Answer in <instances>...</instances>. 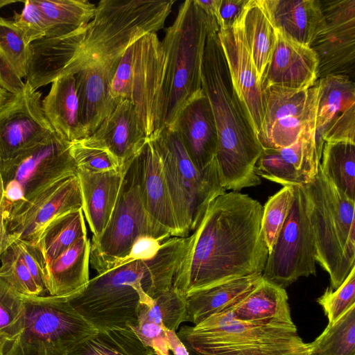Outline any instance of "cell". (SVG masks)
Returning a JSON list of instances; mask_svg holds the SVG:
<instances>
[{
  "label": "cell",
  "instance_id": "6da1fadb",
  "mask_svg": "<svg viewBox=\"0 0 355 355\" xmlns=\"http://www.w3.org/2000/svg\"><path fill=\"white\" fill-rule=\"evenodd\" d=\"M263 209L258 200L238 191L214 198L187 236L173 287L187 297L221 282L262 273L269 253L261 231Z\"/></svg>",
  "mask_w": 355,
  "mask_h": 355
},
{
  "label": "cell",
  "instance_id": "7a4b0ae2",
  "mask_svg": "<svg viewBox=\"0 0 355 355\" xmlns=\"http://www.w3.org/2000/svg\"><path fill=\"white\" fill-rule=\"evenodd\" d=\"M186 245L187 237H170L153 258L98 274L67 299L97 330L136 327L139 305L150 306L154 299L173 286Z\"/></svg>",
  "mask_w": 355,
  "mask_h": 355
},
{
  "label": "cell",
  "instance_id": "3957f363",
  "mask_svg": "<svg viewBox=\"0 0 355 355\" xmlns=\"http://www.w3.org/2000/svg\"><path fill=\"white\" fill-rule=\"evenodd\" d=\"M218 32H210L207 38L202 89L210 103L218 132L215 159L220 184L225 190L238 191L261 184L255 164L263 148L232 84Z\"/></svg>",
  "mask_w": 355,
  "mask_h": 355
},
{
  "label": "cell",
  "instance_id": "277c9868",
  "mask_svg": "<svg viewBox=\"0 0 355 355\" xmlns=\"http://www.w3.org/2000/svg\"><path fill=\"white\" fill-rule=\"evenodd\" d=\"M219 31L195 0L184 1L162 41L166 65L161 128L173 125L181 109L202 89V64L207 38Z\"/></svg>",
  "mask_w": 355,
  "mask_h": 355
},
{
  "label": "cell",
  "instance_id": "5b68a950",
  "mask_svg": "<svg viewBox=\"0 0 355 355\" xmlns=\"http://www.w3.org/2000/svg\"><path fill=\"white\" fill-rule=\"evenodd\" d=\"M177 335L190 355H310V343L295 324H264L236 320L230 311L198 324L184 326Z\"/></svg>",
  "mask_w": 355,
  "mask_h": 355
},
{
  "label": "cell",
  "instance_id": "8992f818",
  "mask_svg": "<svg viewBox=\"0 0 355 355\" xmlns=\"http://www.w3.org/2000/svg\"><path fill=\"white\" fill-rule=\"evenodd\" d=\"M312 227L315 261L338 288L355 267V201L348 198L323 174L302 185Z\"/></svg>",
  "mask_w": 355,
  "mask_h": 355
},
{
  "label": "cell",
  "instance_id": "52a82bcc",
  "mask_svg": "<svg viewBox=\"0 0 355 355\" xmlns=\"http://www.w3.org/2000/svg\"><path fill=\"white\" fill-rule=\"evenodd\" d=\"M175 1L101 0L87 24L75 74L93 62H114L142 36L164 28Z\"/></svg>",
  "mask_w": 355,
  "mask_h": 355
},
{
  "label": "cell",
  "instance_id": "ba28073f",
  "mask_svg": "<svg viewBox=\"0 0 355 355\" xmlns=\"http://www.w3.org/2000/svg\"><path fill=\"white\" fill-rule=\"evenodd\" d=\"M150 138L161 160L180 237H186L196 227L210 202L225 192L216 159L200 171L173 126L160 128Z\"/></svg>",
  "mask_w": 355,
  "mask_h": 355
},
{
  "label": "cell",
  "instance_id": "9c48e42d",
  "mask_svg": "<svg viewBox=\"0 0 355 355\" xmlns=\"http://www.w3.org/2000/svg\"><path fill=\"white\" fill-rule=\"evenodd\" d=\"M4 196L0 205V252L6 223L55 182L77 174L71 142L53 132L12 160L0 166Z\"/></svg>",
  "mask_w": 355,
  "mask_h": 355
},
{
  "label": "cell",
  "instance_id": "30bf717a",
  "mask_svg": "<svg viewBox=\"0 0 355 355\" xmlns=\"http://www.w3.org/2000/svg\"><path fill=\"white\" fill-rule=\"evenodd\" d=\"M166 54L157 33H149L132 43L118 59L110 92L117 101L134 106L147 137L161 128L163 80Z\"/></svg>",
  "mask_w": 355,
  "mask_h": 355
},
{
  "label": "cell",
  "instance_id": "8fae6325",
  "mask_svg": "<svg viewBox=\"0 0 355 355\" xmlns=\"http://www.w3.org/2000/svg\"><path fill=\"white\" fill-rule=\"evenodd\" d=\"M165 241L170 232L146 211L139 191L137 156L127 167L111 217L102 234L92 237L89 263L98 274L112 269L139 237Z\"/></svg>",
  "mask_w": 355,
  "mask_h": 355
},
{
  "label": "cell",
  "instance_id": "7c38bea8",
  "mask_svg": "<svg viewBox=\"0 0 355 355\" xmlns=\"http://www.w3.org/2000/svg\"><path fill=\"white\" fill-rule=\"evenodd\" d=\"M288 217L268 253L263 279L286 288L298 278L315 275V251L306 198L302 185L293 187Z\"/></svg>",
  "mask_w": 355,
  "mask_h": 355
},
{
  "label": "cell",
  "instance_id": "4fadbf2b",
  "mask_svg": "<svg viewBox=\"0 0 355 355\" xmlns=\"http://www.w3.org/2000/svg\"><path fill=\"white\" fill-rule=\"evenodd\" d=\"M23 298L24 329L10 345L41 343L49 349L65 354L97 331L71 306L67 297L43 295Z\"/></svg>",
  "mask_w": 355,
  "mask_h": 355
},
{
  "label": "cell",
  "instance_id": "5bb4252c",
  "mask_svg": "<svg viewBox=\"0 0 355 355\" xmlns=\"http://www.w3.org/2000/svg\"><path fill=\"white\" fill-rule=\"evenodd\" d=\"M265 112L258 140L263 149H280L295 143L315 123L318 87L306 89L278 86L263 87Z\"/></svg>",
  "mask_w": 355,
  "mask_h": 355
},
{
  "label": "cell",
  "instance_id": "9a60e30c",
  "mask_svg": "<svg viewBox=\"0 0 355 355\" xmlns=\"http://www.w3.org/2000/svg\"><path fill=\"white\" fill-rule=\"evenodd\" d=\"M325 26L310 47L318 58V80L355 78V0H320Z\"/></svg>",
  "mask_w": 355,
  "mask_h": 355
},
{
  "label": "cell",
  "instance_id": "2e32d148",
  "mask_svg": "<svg viewBox=\"0 0 355 355\" xmlns=\"http://www.w3.org/2000/svg\"><path fill=\"white\" fill-rule=\"evenodd\" d=\"M25 84L21 94L0 108V166L55 132L43 112L41 92Z\"/></svg>",
  "mask_w": 355,
  "mask_h": 355
},
{
  "label": "cell",
  "instance_id": "e0dca14e",
  "mask_svg": "<svg viewBox=\"0 0 355 355\" xmlns=\"http://www.w3.org/2000/svg\"><path fill=\"white\" fill-rule=\"evenodd\" d=\"M78 209H82V196L76 174L51 185L8 220L4 227L5 249L14 241L35 245L52 220Z\"/></svg>",
  "mask_w": 355,
  "mask_h": 355
},
{
  "label": "cell",
  "instance_id": "ac0fdd59",
  "mask_svg": "<svg viewBox=\"0 0 355 355\" xmlns=\"http://www.w3.org/2000/svg\"><path fill=\"white\" fill-rule=\"evenodd\" d=\"M243 19V15L232 26L219 28L218 36L232 84L257 136L265 112V96L245 40Z\"/></svg>",
  "mask_w": 355,
  "mask_h": 355
},
{
  "label": "cell",
  "instance_id": "d6986e66",
  "mask_svg": "<svg viewBox=\"0 0 355 355\" xmlns=\"http://www.w3.org/2000/svg\"><path fill=\"white\" fill-rule=\"evenodd\" d=\"M87 26L66 35L45 37L31 42L28 45L26 83L37 90L58 77L71 73L80 55Z\"/></svg>",
  "mask_w": 355,
  "mask_h": 355
},
{
  "label": "cell",
  "instance_id": "ffe728a7",
  "mask_svg": "<svg viewBox=\"0 0 355 355\" xmlns=\"http://www.w3.org/2000/svg\"><path fill=\"white\" fill-rule=\"evenodd\" d=\"M171 126L195 166L203 171L215 159L218 132L210 103L202 91L186 103Z\"/></svg>",
  "mask_w": 355,
  "mask_h": 355
},
{
  "label": "cell",
  "instance_id": "44dd1931",
  "mask_svg": "<svg viewBox=\"0 0 355 355\" xmlns=\"http://www.w3.org/2000/svg\"><path fill=\"white\" fill-rule=\"evenodd\" d=\"M276 43L263 78V88L278 86L306 89L318 80V58L308 45L297 42L275 28Z\"/></svg>",
  "mask_w": 355,
  "mask_h": 355
},
{
  "label": "cell",
  "instance_id": "7402d4cb",
  "mask_svg": "<svg viewBox=\"0 0 355 355\" xmlns=\"http://www.w3.org/2000/svg\"><path fill=\"white\" fill-rule=\"evenodd\" d=\"M117 60L112 63L90 62L74 74L79 119L89 135L98 129L119 103L110 92L111 80Z\"/></svg>",
  "mask_w": 355,
  "mask_h": 355
},
{
  "label": "cell",
  "instance_id": "603a6c76",
  "mask_svg": "<svg viewBox=\"0 0 355 355\" xmlns=\"http://www.w3.org/2000/svg\"><path fill=\"white\" fill-rule=\"evenodd\" d=\"M91 136L115 157L121 169L130 164L148 139L133 105L128 100L119 101Z\"/></svg>",
  "mask_w": 355,
  "mask_h": 355
},
{
  "label": "cell",
  "instance_id": "cb8c5ba5",
  "mask_svg": "<svg viewBox=\"0 0 355 355\" xmlns=\"http://www.w3.org/2000/svg\"><path fill=\"white\" fill-rule=\"evenodd\" d=\"M137 158L139 191L146 211L165 227L171 236L180 237L161 160L150 137Z\"/></svg>",
  "mask_w": 355,
  "mask_h": 355
},
{
  "label": "cell",
  "instance_id": "d4e9b609",
  "mask_svg": "<svg viewBox=\"0 0 355 355\" xmlns=\"http://www.w3.org/2000/svg\"><path fill=\"white\" fill-rule=\"evenodd\" d=\"M127 167L101 173L77 169L82 210L93 237L102 234L111 217Z\"/></svg>",
  "mask_w": 355,
  "mask_h": 355
},
{
  "label": "cell",
  "instance_id": "484cf974",
  "mask_svg": "<svg viewBox=\"0 0 355 355\" xmlns=\"http://www.w3.org/2000/svg\"><path fill=\"white\" fill-rule=\"evenodd\" d=\"M91 241L86 235L46 265L43 275L49 295L69 297L86 286Z\"/></svg>",
  "mask_w": 355,
  "mask_h": 355
},
{
  "label": "cell",
  "instance_id": "4316f807",
  "mask_svg": "<svg viewBox=\"0 0 355 355\" xmlns=\"http://www.w3.org/2000/svg\"><path fill=\"white\" fill-rule=\"evenodd\" d=\"M263 281L262 273L247 275L196 291L186 297L187 318L194 325L239 303Z\"/></svg>",
  "mask_w": 355,
  "mask_h": 355
},
{
  "label": "cell",
  "instance_id": "83f0119b",
  "mask_svg": "<svg viewBox=\"0 0 355 355\" xmlns=\"http://www.w3.org/2000/svg\"><path fill=\"white\" fill-rule=\"evenodd\" d=\"M275 27L310 46L325 26L320 0H266Z\"/></svg>",
  "mask_w": 355,
  "mask_h": 355
},
{
  "label": "cell",
  "instance_id": "f1b7e54d",
  "mask_svg": "<svg viewBox=\"0 0 355 355\" xmlns=\"http://www.w3.org/2000/svg\"><path fill=\"white\" fill-rule=\"evenodd\" d=\"M42 107L54 131L66 140L71 142L89 136L79 119L74 74H64L53 81Z\"/></svg>",
  "mask_w": 355,
  "mask_h": 355
},
{
  "label": "cell",
  "instance_id": "f546056e",
  "mask_svg": "<svg viewBox=\"0 0 355 355\" xmlns=\"http://www.w3.org/2000/svg\"><path fill=\"white\" fill-rule=\"evenodd\" d=\"M229 311L236 320L244 322L295 324L291 318L286 290L263 279Z\"/></svg>",
  "mask_w": 355,
  "mask_h": 355
},
{
  "label": "cell",
  "instance_id": "4dcf8cb0",
  "mask_svg": "<svg viewBox=\"0 0 355 355\" xmlns=\"http://www.w3.org/2000/svg\"><path fill=\"white\" fill-rule=\"evenodd\" d=\"M245 40L262 84L276 43V31L266 0H248L243 14Z\"/></svg>",
  "mask_w": 355,
  "mask_h": 355
},
{
  "label": "cell",
  "instance_id": "1f68e13d",
  "mask_svg": "<svg viewBox=\"0 0 355 355\" xmlns=\"http://www.w3.org/2000/svg\"><path fill=\"white\" fill-rule=\"evenodd\" d=\"M86 235L83 210L74 209L52 220L40 234L36 244L31 247L44 269L46 264Z\"/></svg>",
  "mask_w": 355,
  "mask_h": 355
},
{
  "label": "cell",
  "instance_id": "d6a6232c",
  "mask_svg": "<svg viewBox=\"0 0 355 355\" xmlns=\"http://www.w3.org/2000/svg\"><path fill=\"white\" fill-rule=\"evenodd\" d=\"M316 83L315 142L320 160L324 143L320 132L335 115L355 105V83L347 76H328Z\"/></svg>",
  "mask_w": 355,
  "mask_h": 355
},
{
  "label": "cell",
  "instance_id": "836d02e7",
  "mask_svg": "<svg viewBox=\"0 0 355 355\" xmlns=\"http://www.w3.org/2000/svg\"><path fill=\"white\" fill-rule=\"evenodd\" d=\"M131 327L98 329L70 348L64 355H148Z\"/></svg>",
  "mask_w": 355,
  "mask_h": 355
},
{
  "label": "cell",
  "instance_id": "e575fe53",
  "mask_svg": "<svg viewBox=\"0 0 355 355\" xmlns=\"http://www.w3.org/2000/svg\"><path fill=\"white\" fill-rule=\"evenodd\" d=\"M46 25V37H60L87 26L96 6L87 0H35Z\"/></svg>",
  "mask_w": 355,
  "mask_h": 355
},
{
  "label": "cell",
  "instance_id": "d590c367",
  "mask_svg": "<svg viewBox=\"0 0 355 355\" xmlns=\"http://www.w3.org/2000/svg\"><path fill=\"white\" fill-rule=\"evenodd\" d=\"M320 168L336 188L355 201V143L324 142Z\"/></svg>",
  "mask_w": 355,
  "mask_h": 355
},
{
  "label": "cell",
  "instance_id": "8d00e7d4",
  "mask_svg": "<svg viewBox=\"0 0 355 355\" xmlns=\"http://www.w3.org/2000/svg\"><path fill=\"white\" fill-rule=\"evenodd\" d=\"M310 345L313 355H355V304Z\"/></svg>",
  "mask_w": 355,
  "mask_h": 355
},
{
  "label": "cell",
  "instance_id": "74e56055",
  "mask_svg": "<svg viewBox=\"0 0 355 355\" xmlns=\"http://www.w3.org/2000/svg\"><path fill=\"white\" fill-rule=\"evenodd\" d=\"M25 320L23 295L18 293L0 272V355L21 334Z\"/></svg>",
  "mask_w": 355,
  "mask_h": 355
},
{
  "label": "cell",
  "instance_id": "f35d334b",
  "mask_svg": "<svg viewBox=\"0 0 355 355\" xmlns=\"http://www.w3.org/2000/svg\"><path fill=\"white\" fill-rule=\"evenodd\" d=\"M137 318L138 322H149L175 331L182 322H186V297L172 286L154 299L150 306L141 304Z\"/></svg>",
  "mask_w": 355,
  "mask_h": 355
},
{
  "label": "cell",
  "instance_id": "ab89813d",
  "mask_svg": "<svg viewBox=\"0 0 355 355\" xmlns=\"http://www.w3.org/2000/svg\"><path fill=\"white\" fill-rule=\"evenodd\" d=\"M277 150L282 159L297 171L305 184L315 178L320 162L316 150L315 123L303 130L295 143Z\"/></svg>",
  "mask_w": 355,
  "mask_h": 355
},
{
  "label": "cell",
  "instance_id": "60d3db41",
  "mask_svg": "<svg viewBox=\"0 0 355 355\" xmlns=\"http://www.w3.org/2000/svg\"><path fill=\"white\" fill-rule=\"evenodd\" d=\"M0 261V272L18 293L28 297L44 295L45 293L35 282L15 241L1 252Z\"/></svg>",
  "mask_w": 355,
  "mask_h": 355
},
{
  "label": "cell",
  "instance_id": "b9f144b4",
  "mask_svg": "<svg viewBox=\"0 0 355 355\" xmlns=\"http://www.w3.org/2000/svg\"><path fill=\"white\" fill-rule=\"evenodd\" d=\"M71 154L77 169L92 173L121 169L115 157L91 135L71 141Z\"/></svg>",
  "mask_w": 355,
  "mask_h": 355
},
{
  "label": "cell",
  "instance_id": "7bdbcfd3",
  "mask_svg": "<svg viewBox=\"0 0 355 355\" xmlns=\"http://www.w3.org/2000/svg\"><path fill=\"white\" fill-rule=\"evenodd\" d=\"M293 187L284 186L263 206L261 231L268 249L272 248L288 217L293 199Z\"/></svg>",
  "mask_w": 355,
  "mask_h": 355
},
{
  "label": "cell",
  "instance_id": "ee69618b",
  "mask_svg": "<svg viewBox=\"0 0 355 355\" xmlns=\"http://www.w3.org/2000/svg\"><path fill=\"white\" fill-rule=\"evenodd\" d=\"M28 53V45L13 21L0 17V54L21 78L26 77Z\"/></svg>",
  "mask_w": 355,
  "mask_h": 355
},
{
  "label": "cell",
  "instance_id": "f6af8a7d",
  "mask_svg": "<svg viewBox=\"0 0 355 355\" xmlns=\"http://www.w3.org/2000/svg\"><path fill=\"white\" fill-rule=\"evenodd\" d=\"M255 173L284 187L305 184L297 171L282 159L277 149H263L255 164Z\"/></svg>",
  "mask_w": 355,
  "mask_h": 355
},
{
  "label": "cell",
  "instance_id": "bcb514c9",
  "mask_svg": "<svg viewBox=\"0 0 355 355\" xmlns=\"http://www.w3.org/2000/svg\"><path fill=\"white\" fill-rule=\"evenodd\" d=\"M328 318V324L334 323L352 305L355 304V267L336 290L327 287L317 299Z\"/></svg>",
  "mask_w": 355,
  "mask_h": 355
},
{
  "label": "cell",
  "instance_id": "7dc6e473",
  "mask_svg": "<svg viewBox=\"0 0 355 355\" xmlns=\"http://www.w3.org/2000/svg\"><path fill=\"white\" fill-rule=\"evenodd\" d=\"M20 13L14 12L13 22L21 32L27 45L46 35V25L44 17L35 0L24 1Z\"/></svg>",
  "mask_w": 355,
  "mask_h": 355
},
{
  "label": "cell",
  "instance_id": "c3c4849f",
  "mask_svg": "<svg viewBox=\"0 0 355 355\" xmlns=\"http://www.w3.org/2000/svg\"><path fill=\"white\" fill-rule=\"evenodd\" d=\"M320 135L324 142L355 143V105L335 115L323 128Z\"/></svg>",
  "mask_w": 355,
  "mask_h": 355
},
{
  "label": "cell",
  "instance_id": "681fc988",
  "mask_svg": "<svg viewBox=\"0 0 355 355\" xmlns=\"http://www.w3.org/2000/svg\"><path fill=\"white\" fill-rule=\"evenodd\" d=\"M164 242L148 236L138 238L134 242L129 253L113 268L137 260H147L153 258L156 255Z\"/></svg>",
  "mask_w": 355,
  "mask_h": 355
},
{
  "label": "cell",
  "instance_id": "f907efd6",
  "mask_svg": "<svg viewBox=\"0 0 355 355\" xmlns=\"http://www.w3.org/2000/svg\"><path fill=\"white\" fill-rule=\"evenodd\" d=\"M26 87L12 65L0 54V88L12 96L21 94Z\"/></svg>",
  "mask_w": 355,
  "mask_h": 355
},
{
  "label": "cell",
  "instance_id": "816d5d0a",
  "mask_svg": "<svg viewBox=\"0 0 355 355\" xmlns=\"http://www.w3.org/2000/svg\"><path fill=\"white\" fill-rule=\"evenodd\" d=\"M248 0H220L217 23L219 28L234 24L243 15Z\"/></svg>",
  "mask_w": 355,
  "mask_h": 355
},
{
  "label": "cell",
  "instance_id": "f5cc1de1",
  "mask_svg": "<svg viewBox=\"0 0 355 355\" xmlns=\"http://www.w3.org/2000/svg\"><path fill=\"white\" fill-rule=\"evenodd\" d=\"M14 241L17 243L21 256L37 286L46 293V289L44 282L43 268L33 253L31 245L20 241Z\"/></svg>",
  "mask_w": 355,
  "mask_h": 355
},
{
  "label": "cell",
  "instance_id": "db71d44e",
  "mask_svg": "<svg viewBox=\"0 0 355 355\" xmlns=\"http://www.w3.org/2000/svg\"><path fill=\"white\" fill-rule=\"evenodd\" d=\"M64 354L49 349L41 343L24 345H10L5 355H64Z\"/></svg>",
  "mask_w": 355,
  "mask_h": 355
},
{
  "label": "cell",
  "instance_id": "11a10c76",
  "mask_svg": "<svg viewBox=\"0 0 355 355\" xmlns=\"http://www.w3.org/2000/svg\"><path fill=\"white\" fill-rule=\"evenodd\" d=\"M168 347L173 355H190L186 346L180 339L177 333L172 330H166Z\"/></svg>",
  "mask_w": 355,
  "mask_h": 355
},
{
  "label": "cell",
  "instance_id": "9f6ffc18",
  "mask_svg": "<svg viewBox=\"0 0 355 355\" xmlns=\"http://www.w3.org/2000/svg\"><path fill=\"white\" fill-rule=\"evenodd\" d=\"M195 1L208 16L216 19L217 21L220 0Z\"/></svg>",
  "mask_w": 355,
  "mask_h": 355
},
{
  "label": "cell",
  "instance_id": "6f0895ef",
  "mask_svg": "<svg viewBox=\"0 0 355 355\" xmlns=\"http://www.w3.org/2000/svg\"><path fill=\"white\" fill-rule=\"evenodd\" d=\"M12 96V95L6 92L0 88V108Z\"/></svg>",
  "mask_w": 355,
  "mask_h": 355
},
{
  "label": "cell",
  "instance_id": "680465c9",
  "mask_svg": "<svg viewBox=\"0 0 355 355\" xmlns=\"http://www.w3.org/2000/svg\"><path fill=\"white\" fill-rule=\"evenodd\" d=\"M3 196H4V186H3V178H2V175H1V170H0V205L3 201Z\"/></svg>",
  "mask_w": 355,
  "mask_h": 355
},
{
  "label": "cell",
  "instance_id": "91938a15",
  "mask_svg": "<svg viewBox=\"0 0 355 355\" xmlns=\"http://www.w3.org/2000/svg\"><path fill=\"white\" fill-rule=\"evenodd\" d=\"M24 1H15V0H0V9L6 6H8L11 3H14L16 2H21Z\"/></svg>",
  "mask_w": 355,
  "mask_h": 355
},
{
  "label": "cell",
  "instance_id": "94428289",
  "mask_svg": "<svg viewBox=\"0 0 355 355\" xmlns=\"http://www.w3.org/2000/svg\"><path fill=\"white\" fill-rule=\"evenodd\" d=\"M148 355H156L155 353L153 351V349H150V351Z\"/></svg>",
  "mask_w": 355,
  "mask_h": 355
},
{
  "label": "cell",
  "instance_id": "6125c7cd",
  "mask_svg": "<svg viewBox=\"0 0 355 355\" xmlns=\"http://www.w3.org/2000/svg\"><path fill=\"white\" fill-rule=\"evenodd\" d=\"M310 355H313V354H311Z\"/></svg>",
  "mask_w": 355,
  "mask_h": 355
}]
</instances>
